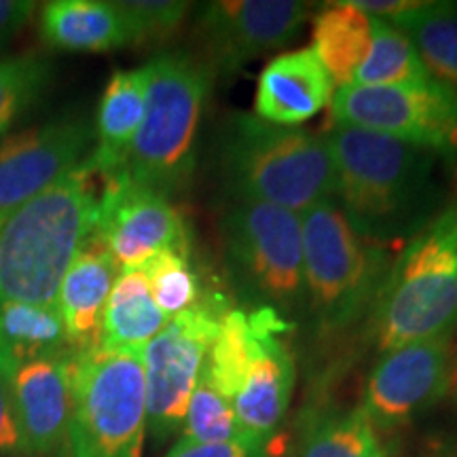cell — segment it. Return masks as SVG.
I'll use <instances>...</instances> for the list:
<instances>
[{"mask_svg": "<svg viewBox=\"0 0 457 457\" xmlns=\"http://www.w3.org/2000/svg\"><path fill=\"white\" fill-rule=\"evenodd\" d=\"M337 176V204L362 237L386 245L432 220L441 157L375 131L333 125L324 136Z\"/></svg>", "mask_w": 457, "mask_h": 457, "instance_id": "1", "label": "cell"}, {"mask_svg": "<svg viewBox=\"0 0 457 457\" xmlns=\"http://www.w3.org/2000/svg\"><path fill=\"white\" fill-rule=\"evenodd\" d=\"M216 163L231 199L278 205L301 216L337 195L324 136L273 125L250 112L231 114L222 125Z\"/></svg>", "mask_w": 457, "mask_h": 457, "instance_id": "2", "label": "cell"}, {"mask_svg": "<svg viewBox=\"0 0 457 457\" xmlns=\"http://www.w3.org/2000/svg\"><path fill=\"white\" fill-rule=\"evenodd\" d=\"M94 179L83 163L0 222V301L55 305L68 267L94 236Z\"/></svg>", "mask_w": 457, "mask_h": 457, "instance_id": "3", "label": "cell"}, {"mask_svg": "<svg viewBox=\"0 0 457 457\" xmlns=\"http://www.w3.org/2000/svg\"><path fill=\"white\" fill-rule=\"evenodd\" d=\"M369 335L381 353L457 327V202L409 239L386 273Z\"/></svg>", "mask_w": 457, "mask_h": 457, "instance_id": "4", "label": "cell"}, {"mask_svg": "<svg viewBox=\"0 0 457 457\" xmlns=\"http://www.w3.org/2000/svg\"><path fill=\"white\" fill-rule=\"evenodd\" d=\"M148 68L145 119L123 171L170 197L185 191L197 165L199 129L214 72L199 55L168 51Z\"/></svg>", "mask_w": 457, "mask_h": 457, "instance_id": "5", "label": "cell"}, {"mask_svg": "<svg viewBox=\"0 0 457 457\" xmlns=\"http://www.w3.org/2000/svg\"><path fill=\"white\" fill-rule=\"evenodd\" d=\"M305 316L322 335L369 318L390 270L386 245L362 237L337 199L301 214Z\"/></svg>", "mask_w": 457, "mask_h": 457, "instance_id": "6", "label": "cell"}, {"mask_svg": "<svg viewBox=\"0 0 457 457\" xmlns=\"http://www.w3.org/2000/svg\"><path fill=\"white\" fill-rule=\"evenodd\" d=\"M228 278L250 310L293 322L305 313L301 216L278 205L231 199L220 219Z\"/></svg>", "mask_w": 457, "mask_h": 457, "instance_id": "7", "label": "cell"}, {"mask_svg": "<svg viewBox=\"0 0 457 457\" xmlns=\"http://www.w3.org/2000/svg\"><path fill=\"white\" fill-rule=\"evenodd\" d=\"M145 436L142 353L102 347L74 353L71 457H140Z\"/></svg>", "mask_w": 457, "mask_h": 457, "instance_id": "8", "label": "cell"}, {"mask_svg": "<svg viewBox=\"0 0 457 457\" xmlns=\"http://www.w3.org/2000/svg\"><path fill=\"white\" fill-rule=\"evenodd\" d=\"M228 310L225 296H202L195 307L171 318L142 352L146 432L157 445L182 430L205 358Z\"/></svg>", "mask_w": 457, "mask_h": 457, "instance_id": "9", "label": "cell"}, {"mask_svg": "<svg viewBox=\"0 0 457 457\" xmlns=\"http://www.w3.org/2000/svg\"><path fill=\"white\" fill-rule=\"evenodd\" d=\"M333 125L390 136L457 159V96L434 79L403 85H345L333 96Z\"/></svg>", "mask_w": 457, "mask_h": 457, "instance_id": "10", "label": "cell"}, {"mask_svg": "<svg viewBox=\"0 0 457 457\" xmlns=\"http://www.w3.org/2000/svg\"><path fill=\"white\" fill-rule=\"evenodd\" d=\"M310 17L296 0H216L197 11L195 34L214 74H236L256 57L293 43Z\"/></svg>", "mask_w": 457, "mask_h": 457, "instance_id": "11", "label": "cell"}, {"mask_svg": "<svg viewBox=\"0 0 457 457\" xmlns=\"http://www.w3.org/2000/svg\"><path fill=\"white\" fill-rule=\"evenodd\" d=\"M455 364L451 335L381 353L370 370L360 409L377 432H396L447 396Z\"/></svg>", "mask_w": 457, "mask_h": 457, "instance_id": "12", "label": "cell"}, {"mask_svg": "<svg viewBox=\"0 0 457 457\" xmlns=\"http://www.w3.org/2000/svg\"><path fill=\"white\" fill-rule=\"evenodd\" d=\"M94 128L62 114L0 138V222L87 162Z\"/></svg>", "mask_w": 457, "mask_h": 457, "instance_id": "13", "label": "cell"}, {"mask_svg": "<svg viewBox=\"0 0 457 457\" xmlns=\"http://www.w3.org/2000/svg\"><path fill=\"white\" fill-rule=\"evenodd\" d=\"M94 237L112 254L121 271L140 270L163 250L188 248L185 220L170 197L138 185L123 170L104 179Z\"/></svg>", "mask_w": 457, "mask_h": 457, "instance_id": "14", "label": "cell"}, {"mask_svg": "<svg viewBox=\"0 0 457 457\" xmlns=\"http://www.w3.org/2000/svg\"><path fill=\"white\" fill-rule=\"evenodd\" d=\"M253 312V353L233 398L237 424L245 438L270 443L282 424L295 390V360L282 339L293 322L273 310Z\"/></svg>", "mask_w": 457, "mask_h": 457, "instance_id": "15", "label": "cell"}, {"mask_svg": "<svg viewBox=\"0 0 457 457\" xmlns=\"http://www.w3.org/2000/svg\"><path fill=\"white\" fill-rule=\"evenodd\" d=\"M72 358L57 353L28 360L4 379L32 457H57L68 449Z\"/></svg>", "mask_w": 457, "mask_h": 457, "instance_id": "16", "label": "cell"}, {"mask_svg": "<svg viewBox=\"0 0 457 457\" xmlns=\"http://www.w3.org/2000/svg\"><path fill=\"white\" fill-rule=\"evenodd\" d=\"M335 83L316 51L303 47L273 57L256 85L254 114L262 121L296 128L333 102Z\"/></svg>", "mask_w": 457, "mask_h": 457, "instance_id": "17", "label": "cell"}, {"mask_svg": "<svg viewBox=\"0 0 457 457\" xmlns=\"http://www.w3.org/2000/svg\"><path fill=\"white\" fill-rule=\"evenodd\" d=\"M121 267L112 254L91 236L68 267L55 307L64 322L68 345L74 353L94 350L100 345L102 316L114 279Z\"/></svg>", "mask_w": 457, "mask_h": 457, "instance_id": "18", "label": "cell"}, {"mask_svg": "<svg viewBox=\"0 0 457 457\" xmlns=\"http://www.w3.org/2000/svg\"><path fill=\"white\" fill-rule=\"evenodd\" d=\"M148 68L146 64L131 71H117L108 79L98 106L87 170L106 179L125 168L129 148L134 145L146 108Z\"/></svg>", "mask_w": 457, "mask_h": 457, "instance_id": "19", "label": "cell"}, {"mask_svg": "<svg viewBox=\"0 0 457 457\" xmlns=\"http://www.w3.org/2000/svg\"><path fill=\"white\" fill-rule=\"evenodd\" d=\"M45 43L62 51H114L134 45L131 28L106 0H54L41 11Z\"/></svg>", "mask_w": 457, "mask_h": 457, "instance_id": "20", "label": "cell"}, {"mask_svg": "<svg viewBox=\"0 0 457 457\" xmlns=\"http://www.w3.org/2000/svg\"><path fill=\"white\" fill-rule=\"evenodd\" d=\"M170 320L153 299L145 273L140 270L121 271L108 295L98 347L142 353Z\"/></svg>", "mask_w": 457, "mask_h": 457, "instance_id": "21", "label": "cell"}, {"mask_svg": "<svg viewBox=\"0 0 457 457\" xmlns=\"http://www.w3.org/2000/svg\"><path fill=\"white\" fill-rule=\"evenodd\" d=\"M74 353L55 305L0 301V379L28 360Z\"/></svg>", "mask_w": 457, "mask_h": 457, "instance_id": "22", "label": "cell"}, {"mask_svg": "<svg viewBox=\"0 0 457 457\" xmlns=\"http://www.w3.org/2000/svg\"><path fill=\"white\" fill-rule=\"evenodd\" d=\"M312 41V49L327 68L335 87H345L370 51L373 17L360 11L352 0L328 3L313 20Z\"/></svg>", "mask_w": 457, "mask_h": 457, "instance_id": "23", "label": "cell"}, {"mask_svg": "<svg viewBox=\"0 0 457 457\" xmlns=\"http://www.w3.org/2000/svg\"><path fill=\"white\" fill-rule=\"evenodd\" d=\"M390 24L407 34L434 81L457 96V3L407 0Z\"/></svg>", "mask_w": 457, "mask_h": 457, "instance_id": "24", "label": "cell"}, {"mask_svg": "<svg viewBox=\"0 0 457 457\" xmlns=\"http://www.w3.org/2000/svg\"><path fill=\"white\" fill-rule=\"evenodd\" d=\"M299 457H387V449L364 411L356 407L316 417L303 436Z\"/></svg>", "mask_w": 457, "mask_h": 457, "instance_id": "25", "label": "cell"}, {"mask_svg": "<svg viewBox=\"0 0 457 457\" xmlns=\"http://www.w3.org/2000/svg\"><path fill=\"white\" fill-rule=\"evenodd\" d=\"M432 79L409 37L390 21L373 17V43L353 74V85H403ZM350 83V85H352Z\"/></svg>", "mask_w": 457, "mask_h": 457, "instance_id": "26", "label": "cell"}, {"mask_svg": "<svg viewBox=\"0 0 457 457\" xmlns=\"http://www.w3.org/2000/svg\"><path fill=\"white\" fill-rule=\"evenodd\" d=\"M54 81V64L41 54L0 57V138L41 102Z\"/></svg>", "mask_w": 457, "mask_h": 457, "instance_id": "27", "label": "cell"}, {"mask_svg": "<svg viewBox=\"0 0 457 457\" xmlns=\"http://www.w3.org/2000/svg\"><path fill=\"white\" fill-rule=\"evenodd\" d=\"M253 312L228 310L222 318L219 333H216L208 358H205L202 375L233 403L242 384L245 369H248L250 353H253Z\"/></svg>", "mask_w": 457, "mask_h": 457, "instance_id": "28", "label": "cell"}, {"mask_svg": "<svg viewBox=\"0 0 457 457\" xmlns=\"http://www.w3.org/2000/svg\"><path fill=\"white\" fill-rule=\"evenodd\" d=\"M157 307L168 318L191 310L202 301V282L188 259V248H171L151 256L140 267Z\"/></svg>", "mask_w": 457, "mask_h": 457, "instance_id": "29", "label": "cell"}, {"mask_svg": "<svg viewBox=\"0 0 457 457\" xmlns=\"http://www.w3.org/2000/svg\"><path fill=\"white\" fill-rule=\"evenodd\" d=\"M242 438L245 436L237 424L233 403L202 375L188 403L180 441L214 445L242 441Z\"/></svg>", "mask_w": 457, "mask_h": 457, "instance_id": "30", "label": "cell"}, {"mask_svg": "<svg viewBox=\"0 0 457 457\" xmlns=\"http://www.w3.org/2000/svg\"><path fill=\"white\" fill-rule=\"evenodd\" d=\"M117 7L128 20L134 45L168 41L191 11L185 0H119Z\"/></svg>", "mask_w": 457, "mask_h": 457, "instance_id": "31", "label": "cell"}, {"mask_svg": "<svg viewBox=\"0 0 457 457\" xmlns=\"http://www.w3.org/2000/svg\"><path fill=\"white\" fill-rule=\"evenodd\" d=\"M271 445L242 438L233 443H187L179 441L163 457H271Z\"/></svg>", "mask_w": 457, "mask_h": 457, "instance_id": "32", "label": "cell"}, {"mask_svg": "<svg viewBox=\"0 0 457 457\" xmlns=\"http://www.w3.org/2000/svg\"><path fill=\"white\" fill-rule=\"evenodd\" d=\"M0 457H32L9 387L0 379Z\"/></svg>", "mask_w": 457, "mask_h": 457, "instance_id": "33", "label": "cell"}, {"mask_svg": "<svg viewBox=\"0 0 457 457\" xmlns=\"http://www.w3.org/2000/svg\"><path fill=\"white\" fill-rule=\"evenodd\" d=\"M34 11L37 3L32 0H0V49L24 30Z\"/></svg>", "mask_w": 457, "mask_h": 457, "instance_id": "34", "label": "cell"}, {"mask_svg": "<svg viewBox=\"0 0 457 457\" xmlns=\"http://www.w3.org/2000/svg\"><path fill=\"white\" fill-rule=\"evenodd\" d=\"M415 457H457V451L449 443H430L426 449H421Z\"/></svg>", "mask_w": 457, "mask_h": 457, "instance_id": "35", "label": "cell"}]
</instances>
